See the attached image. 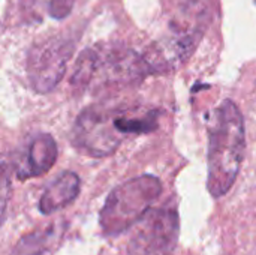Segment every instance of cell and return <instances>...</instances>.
I'll use <instances>...</instances> for the list:
<instances>
[{"mask_svg":"<svg viewBox=\"0 0 256 255\" xmlns=\"http://www.w3.org/2000/svg\"><path fill=\"white\" fill-rule=\"evenodd\" d=\"M246 149L244 122L238 107L222 101L208 125V177L207 188L214 197H224L237 180Z\"/></svg>","mask_w":256,"mask_h":255,"instance_id":"cell-1","label":"cell"},{"mask_svg":"<svg viewBox=\"0 0 256 255\" xmlns=\"http://www.w3.org/2000/svg\"><path fill=\"white\" fill-rule=\"evenodd\" d=\"M162 183L144 174L114 188L99 213V225L105 236H117L132 228L159 198Z\"/></svg>","mask_w":256,"mask_h":255,"instance_id":"cell-2","label":"cell"},{"mask_svg":"<svg viewBox=\"0 0 256 255\" xmlns=\"http://www.w3.org/2000/svg\"><path fill=\"white\" fill-rule=\"evenodd\" d=\"M114 111L108 105H90L76 117L70 141L76 150L92 158H104L116 152L123 135L114 126Z\"/></svg>","mask_w":256,"mask_h":255,"instance_id":"cell-3","label":"cell"},{"mask_svg":"<svg viewBox=\"0 0 256 255\" xmlns=\"http://www.w3.org/2000/svg\"><path fill=\"white\" fill-rule=\"evenodd\" d=\"M74 48L75 42L72 39L54 36L34 44L28 50L26 71L36 93L45 95L57 87L66 72Z\"/></svg>","mask_w":256,"mask_h":255,"instance_id":"cell-4","label":"cell"},{"mask_svg":"<svg viewBox=\"0 0 256 255\" xmlns=\"http://www.w3.org/2000/svg\"><path fill=\"white\" fill-rule=\"evenodd\" d=\"M178 213L172 207L150 209L135 225L128 255H172L178 242Z\"/></svg>","mask_w":256,"mask_h":255,"instance_id":"cell-5","label":"cell"},{"mask_svg":"<svg viewBox=\"0 0 256 255\" xmlns=\"http://www.w3.org/2000/svg\"><path fill=\"white\" fill-rule=\"evenodd\" d=\"M152 74L144 56L130 48L96 45V66L90 86L99 78V86H129Z\"/></svg>","mask_w":256,"mask_h":255,"instance_id":"cell-6","label":"cell"},{"mask_svg":"<svg viewBox=\"0 0 256 255\" xmlns=\"http://www.w3.org/2000/svg\"><path fill=\"white\" fill-rule=\"evenodd\" d=\"M58 156L57 143L51 134L40 132L28 140L15 162V174L18 180L39 177L48 173Z\"/></svg>","mask_w":256,"mask_h":255,"instance_id":"cell-7","label":"cell"},{"mask_svg":"<svg viewBox=\"0 0 256 255\" xmlns=\"http://www.w3.org/2000/svg\"><path fill=\"white\" fill-rule=\"evenodd\" d=\"M81 191V180L74 171H63L51 185L46 186L39 198V212L42 215L56 213L72 204Z\"/></svg>","mask_w":256,"mask_h":255,"instance_id":"cell-8","label":"cell"},{"mask_svg":"<svg viewBox=\"0 0 256 255\" xmlns=\"http://www.w3.org/2000/svg\"><path fill=\"white\" fill-rule=\"evenodd\" d=\"M114 126L123 135H141L153 132L158 128V113L147 111L144 114H132L130 110L116 108L114 111Z\"/></svg>","mask_w":256,"mask_h":255,"instance_id":"cell-9","label":"cell"},{"mask_svg":"<svg viewBox=\"0 0 256 255\" xmlns=\"http://www.w3.org/2000/svg\"><path fill=\"white\" fill-rule=\"evenodd\" d=\"M60 237V228L50 225L40 230H34L21 237L12 255H44Z\"/></svg>","mask_w":256,"mask_h":255,"instance_id":"cell-10","label":"cell"},{"mask_svg":"<svg viewBox=\"0 0 256 255\" xmlns=\"http://www.w3.org/2000/svg\"><path fill=\"white\" fill-rule=\"evenodd\" d=\"M94 66H96V45L84 50L74 66L72 77H70V86L76 90H84L90 86L94 74Z\"/></svg>","mask_w":256,"mask_h":255,"instance_id":"cell-11","label":"cell"},{"mask_svg":"<svg viewBox=\"0 0 256 255\" xmlns=\"http://www.w3.org/2000/svg\"><path fill=\"white\" fill-rule=\"evenodd\" d=\"M12 194L10 168L6 162L0 161V225L3 224L8 212V204Z\"/></svg>","mask_w":256,"mask_h":255,"instance_id":"cell-12","label":"cell"},{"mask_svg":"<svg viewBox=\"0 0 256 255\" xmlns=\"http://www.w3.org/2000/svg\"><path fill=\"white\" fill-rule=\"evenodd\" d=\"M75 0H50L48 14L54 20H64L72 12Z\"/></svg>","mask_w":256,"mask_h":255,"instance_id":"cell-13","label":"cell"},{"mask_svg":"<svg viewBox=\"0 0 256 255\" xmlns=\"http://www.w3.org/2000/svg\"><path fill=\"white\" fill-rule=\"evenodd\" d=\"M40 3L42 0H21V8L26 17H28V21L39 23L40 18Z\"/></svg>","mask_w":256,"mask_h":255,"instance_id":"cell-14","label":"cell"}]
</instances>
